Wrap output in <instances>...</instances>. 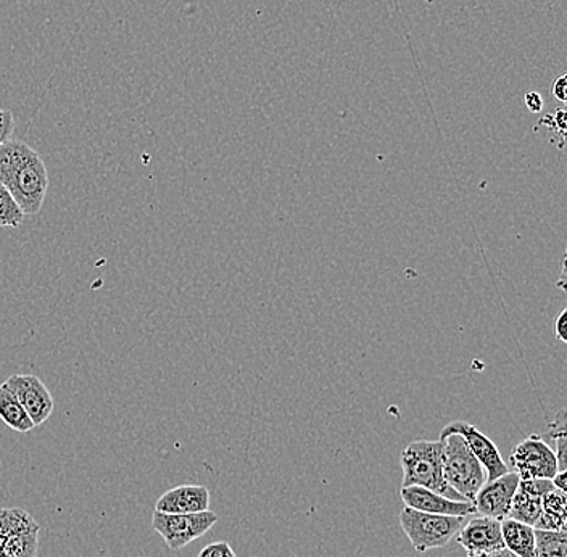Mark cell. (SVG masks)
I'll list each match as a JSON object with an SVG mask.
<instances>
[{
	"label": "cell",
	"instance_id": "obj_1",
	"mask_svg": "<svg viewBox=\"0 0 567 557\" xmlns=\"http://www.w3.org/2000/svg\"><path fill=\"white\" fill-rule=\"evenodd\" d=\"M0 184L12 194L24 215H38L48 195V168L27 142L9 140L0 145Z\"/></svg>",
	"mask_w": 567,
	"mask_h": 557
},
{
	"label": "cell",
	"instance_id": "obj_2",
	"mask_svg": "<svg viewBox=\"0 0 567 557\" xmlns=\"http://www.w3.org/2000/svg\"><path fill=\"white\" fill-rule=\"evenodd\" d=\"M442 440H416L402 453L403 482L402 487L417 485L432 489L453 502H464L458 493L453 492L443 478Z\"/></svg>",
	"mask_w": 567,
	"mask_h": 557
},
{
	"label": "cell",
	"instance_id": "obj_3",
	"mask_svg": "<svg viewBox=\"0 0 567 557\" xmlns=\"http://www.w3.org/2000/svg\"><path fill=\"white\" fill-rule=\"evenodd\" d=\"M442 470L446 485L458 493L464 502L473 503L478 489L487 482V472L467 448L463 436L442 435Z\"/></svg>",
	"mask_w": 567,
	"mask_h": 557
},
{
	"label": "cell",
	"instance_id": "obj_4",
	"mask_svg": "<svg viewBox=\"0 0 567 557\" xmlns=\"http://www.w3.org/2000/svg\"><path fill=\"white\" fill-rule=\"evenodd\" d=\"M399 520L408 540L417 553L445 548L466 524V517L439 516V514L420 513L410 507H405L400 513Z\"/></svg>",
	"mask_w": 567,
	"mask_h": 557
},
{
	"label": "cell",
	"instance_id": "obj_5",
	"mask_svg": "<svg viewBox=\"0 0 567 557\" xmlns=\"http://www.w3.org/2000/svg\"><path fill=\"white\" fill-rule=\"evenodd\" d=\"M218 523V514L204 510L197 514H163L155 510L152 516V528L163 538L172 551H179Z\"/></svg>",
	"mask_w": 567,
	"mask_h": 557
},
{
	"label": "cell",
	"instance_id": "obj_6",
	"mask_svg": "<svg viewBox=\"0 0 567 557\" xmlns=\"http://www.w3.org/2000/svg\"><path fill=\"white\" fill-rule=\"evenodd\" d=\"M509 463L519 481L527 478H553L558 471V461L551 445L540 435L527 436L514 446Z\"/></svg>",
	"mask_w": 567,
	"mask_h": 557
},
{
	"label": "cell",
	"instance_id": "obj_7",
	"mask_svg": "<svg viewBox=\"0 0 567 557\" xmlns=\"http://www.w3.org/2000/svg\"><path fill=\"white\" fill-rule=\"evenodd\" d=\"M458 434L463 436L466 442L467 448L476 456L478 463L482 464L485 472H487V482L495 481L502 475L508 474L509 466L503 461L502 454L498 448L484 432L478 431L473 424H467L464 421L450 422L442 431V435ZM441 435V436H442Z\"/></svg>",
	"mask_w": 567,
	"mask_h": 557
},
{
	"label": "cell",
	"instance_id": "obj_8",
	"mask_svg": "<svg viewBox=\"0 0 567 557\" xmlns=\"http://www.w3.org/2000/svg\"><path fill=\"white\" fill-rule=\"evenodd\" d=\"M3 383L16 393L21 406L33 421L34 427L44 424L52 416L53 408H55L52 393L38 375L16 374Z\"/></svg>",
	"mask_w": 567,
	"mask_h": 557
},
{
	"label": "cell",
	"instance_id": "obj_9",
	"mask_svg": "<svg viewBox=\"0 0 567 557\" xmlns=\"http://www.w3.org/2000/svg\"><path fill=\"white\" fill-rule=\"evenodd\" d=\"M517 485H519V475L516 472H508L495 481L485 482L473 502L478 516L491 517L499 523L508 519L509 507H512Z\"/></svg>",
	"mask_w": 567,
	"mask_h": 557
},
{
	"label": "cell",
	"instance_id": "obj_10",
	"mask_svg": "<svg viewBox=\"0 0 567 557\" xmlns=\"http://www.w3.org/2000/svg\"><path fill=\"white\" fill-rule=\"evenodd\" d=\"M400 498L410 509L420 513L439 514V516L467 517L476 514V507L470 502H453L432 489L410 485L400 488Z\"/></svg>",
	"mask_w": 567,
	"mask_h": 557
},
{
	"label": "cell",
	"instance_id": "obj_11",
	"mask_svg": "<svg viewBox=\"0 0 567 557\" xmlns=\"http://www.w3.org/2000/svg\"><path fill=\"white\" fill-rule=\"evenodd\" d=\"M456 540L467 549V553H487L505 548L502 523L484 516L467 520L456 534Z\"/></svg>",
	"mask_w": 567,
	"mask_h": 557
},
{
	"label": "cell",
	"instance_id": "obj_12",
	"mask_svg": "<svg viewBox=\"0 0 567 557\" xmlns=\"http://www.w3.org/2000/svg\"><path fill=\"white\" fill-rule=\"evenodd\" d=\"M210 509V489L204 485H181L159 496L155 510L163 514H197Z\"/></svg>",
	"mask_w": 567,
	"mask_h": 557
},
{
	"label": "cell",
	"instance_id": "obj_13",
	"mask_svg": "<svg viewBox=\"0 0 567 557\" xmlns=\"http://www.w3.org/2000/svg\"><path fill=\"white\" fill-rule=\"evenodd\" d=\"M502 537L505 548L517 557L535 556V528L516 520H502Z\"/></svg>",
	"mask_w": 567,
	"mask_h": 557
},
{
	"label": "cell",
	"instance_id": "obj_14",
	"mask_svg": "<svg viewBox=\"0 0 567 557\" xmlns=\"http://www.w3.org/2000/svg\"><path fill=\"white\" fill-rule=\"evenodd\" d=\"M567 495L563 489H551L542 498V516L535 524V530H566Z\"/></svg>",
	"mask_w": 567,
	"mask_h": 557
},
{
	"label": "cell",
	"instance_id": "obj_15",
	"mask_svg": "<svg viewBox=\"0 0 567 557\" xmlns=\"http://www.w3.org/2000/svg\"><path fill=\"white\" fill-rule=\"evenodd\" d=\"M0 419H2L3 424L9 425L16 432H20V434H28L34 429L33 421L28 416L24 408L21 406L20 400L6 383L0 385Z\"/></svg>",
	"mask_w": 567,
	"mask_h": 557
},
{
	"label": "cell",
	"instance_id": "obj_16",
	"mask_svg": "<svg viewBox=\"0 0 567 557\" xmlns=\"http://www.w3.org/2000/svg\"><path fill=\"white\" fill-rule=\"evenodd\" d=\"M542 516V498L540 496L530 495L517 488L514 493L512 507H509L508 519L516 523L530 525L535 527Z\"/></svg>",
	"mask_w": 567,
	"mask_h": 557
},
{
	"label": "cell",
	"instance_id": "obj_17",
	"mask_svg": "<svg viewBox=\"0 0 567 557\" xmlns=\"http://www.w3.org/2000/svg\"><path fill=\"white\" fill-rule=\"evenodd\" d=\"M39 527L34 517L30 516L24 509L20 507H12V509H0V549L9 540L10 535L20 534V532L34 530Z\"/></svg>",
	"mask_w": 567,
	"mask_h": 557
},
{
	"label": "cell",
	"instance_id": "obj_18",
	"mask_svg": "<svg viewBox=\"0 0 567 557\" xmlns=\"http://www.w3.org/2000/svg\"><path fill=\"white\" fill-rule=\"evenodd\" d=\"M39 532L41 528L10 535L0 549V557H38Z\"/></svg>",
	"mask_w": 567,
	"mask_h": 557
},
{
	"label": "cell",
	"instance_id": "obj_19",
	"mask_svg": "<svg viewBox=\"0 0 567 557\" xmlns=\"http://www.w3.org/2000/svg\"><path fill=\"white\" fill-rule=\"evenodd\" d=\"M535 556L567 557V532L535 530Z\"/></svg>",
	"mask_w": 567,
	"mask_h": 557
},
{
	"label": "cell",
	"instance_id": "obj_20",
	"mask_svg": "<svg viewBox=\"0 0 567 557\" xmlns=\"http://www.w3.org/2000/svg\"><path fill=\"white\" fill-rule=\"evenodd\" d=\"M548 440L555 445L553 452L558 461V471H567V434H566V410H559L555 421L549 424Z\"/></svg>",
	"mask_w": 567,
	"mask_h": 557
},
{
	"label": "cell",
	"instance_id": "obj_21",
	"mask_svg": "<svg viewBox=\"0 0 567 557\" xmlns=\"http://www.w3.org/2000/svg\"><path fill=\"white\" fill-rule=\"evenodd\" d=\"M24 216L12 194L0 184V227H18L24 221Z\"/></svg>",
	"mask_w": 567,
	"mask_h": 557
},
{
	"label": "cell",
	"instance_id": "obj_22",
	"mask_svg": "<svg viewBox=\"0 0 567 557\" xmlns=\"http://www.w3.org/2000/svg\"><path fill=\"white\" fill-rule=\"evenodd\" d=\"M517 488L530 493V495L544 498L547 493L555 489V485H553L551 478H527V481H519Z\"/></svg>",
	"mask_w": 567,
	"mask_h": 557
},
{
	"label": "cell",
	"instance_id": "obj_23",
	"mask_svg": "<svg viewBox=\"0 0 567 557\" xmlns=\"http://www.w3.org/2000/svg\"><path fill=\"white\" fill-rule=\"evenodd\" d=\"M197 557H237L234 549L230 548L229 543L216 541L212 545L205 546Z\"/></svg>",
	"mask_w": 567,
	"mask_h": 557
},
{
	"label": "cell",
	"instance_id": "obj_24",
	"mask_svg": "<svg viewBox=\"0 0 567 557\" xmlns=\"http://www.w3.org/2000/svg\"><path fill=\"white\" fill-rule=\"evenodd\" d=\"M16 131V118L10 110H0V145L12 137Z\"/></svg>",
	"mask_w": 567,
	"mask_h": 557
},
{
	"label": "cell",
	"instance_id": "obj_25",
	"mask_svg": "<svg viewBox=\"0 0 567 557\" xmlns=\"http://www.w3.org/2000/svg\"><path fill=\"white\" fill-rule=\"evenodd\" d=\"M567 310H563L555 321V336L561 340L563 343H567Z\"/></svg>",
	"mask_w": 567,
	"mask_h": 557
},
{
	"label": "cell",
	"instance_id": "obj_26",
	"mask_svg": "<svg viewBox=\"0 0 567 557\" xmlns=\"http://www.w3.org/2000/svg\"><path fill=\"white\" fill-rule=\"evenodd\" d=\"M567 83H566V76L558 78V80L553 83V95H555L558 101L566 102L567 101Z\"/></svg>",
	"mask_w": 567,
	"mask_h": 557
},
{
	"label": "cell",
	"instance_id": "obj_27",
	"mask_svg": "<svg viewBox=\"0 0 567 557\" xmlns=\"http://www.w3.org/2000/svg\"><path fill=\"white\" fill-rule=\"evenodd\" d=\"M526 105L530 112L537 113L544 109V101H542V97L537 92H530V94L526 95Z\"/></svg>",
	"mask_w": 567,
	"mask_h": 557
},
{
	"label": "cell",
	"instance_id": "obj_28",
	"mask_svg": "<svg viewBox=\"0 0 567 557\" xmlns=\"http://www.w3.org/2000/svg\"><path fill=\"white\" fill-rule=\"evenodd\" d=\"M466 557H517L513 555L512 551H508L506 548L495 549V551L487 553H467Z\"/></svg>",
	"mask_w": 567,
	"mask_h": 557
},
{
	"label": "cell",
	"instance_id": "obj_29",
	"mask_svg": "<svg viewBox=\"0 0 567 557\" xmlns=\"http://www.w3.org/2000/svg\"><path fill=\"white\" fill-rule=\"evenodd\" d=\"M555 488L563 489L566 492V471L556 472L555 477L551 478Z\"/></svg>",
	"mask_w": 567,
	"mask_h": 557
},
{
	"label": "cell",
	"instance_id": "obj_30",
	"mask_svg": "<svg viewBox=\"0 0 567 557\" xmlns=\"http://www.w3.org/2000/svg\"><path fill=\"white\" fill-rule=\"evenodd\" d=\"M566 257L565 260H563V269H561V279H559L558 287L561 290H566Z\"/></svg>",
	"mask_w": 567,
	"mask_h": 557
}]
</instances>
